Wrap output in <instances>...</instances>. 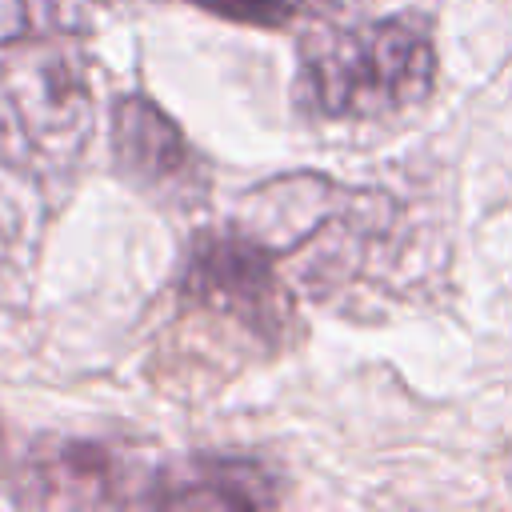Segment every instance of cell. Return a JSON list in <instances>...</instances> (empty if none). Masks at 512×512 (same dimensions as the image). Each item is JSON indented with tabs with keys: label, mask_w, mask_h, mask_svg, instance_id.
<instances>
[{
	"label": "cell",
	"mask_w": 512,
	"mask_h": 512,
	"mask_svg": "<svg viewBox=\"0 0 512 512\" xmlns=\"http://www.w3.org/2000/svg\"><path fill=\"white\" fill-rule=\"evenodd\" d=\"M112 156L152 192H188L200 172V160L176 120L136 92L112 104Z\"/></svg>",
	"instance_id": "5"
},
{
	"label": "cell",
	"mask_w": 512,
	"mask_h": 512,
	"mask_svg": "<svg viewBox=\"0 0 512 512\" xmlns=\"http://www.w3.org/2000/svg\"><path fill=\"white\" fill-rule=\"evenodd\" d=\"M180 296L200 312L240 324L272 348L288 340V328L296 320L276 248H268L240 224L192 240L180 276Z\"/></svg>",
	"instance_id": "2"
},
{
	"label": "cell",
	"mask_w": 512,
	"mask_h": 512,
	"mask_svg": "<svg viewBox=\"0 0 512 512\" xmlns=\"http://www.w3.org/2000/svg\"><path fill=\"white\" fill-rule=\"evenodd\" d=\"M8 100L36 148L68 156L88 132L92 88L80 60L64 52L20 60V68L8 76Z\"/></svg>",
	"instance_id": "4"
},
{
	"label": "cell",
	"mask_w": 512,
	"mask_h": 512,
	"mask_svg": "<svg viewBox=\"0 0 512 512\" xmlns=\"http://www.w3.org/2000/svg\"><path fill=\"white\" fill-rule=\"evenodd\" d=\"M160 472L144 456L88 436H36L4 464V488L16 504L32 508H104L152 504Z\"/></svg>",
	"instance_id": "3"
},
{
	"label": "cell",
	"mask_w": 512,
	"mask_h": 512,
	"mask_svg": "<svg viewBox=\"0 0 512 512\" xmlns=\"http://www.w3.org/2000/svg\"><path fill=\"white\" fill-rule=\"evenodd\" d=\"M36 28V4L32 0H0V48L32 36Z\"/></svg>",
	"instance_id": "8"
},
{
	"label": "cell",
	"mask_w": 512,
	"mask_h": 512,
	"mask_svg": "<svg viewBox=\"0 0 512 512\" xmlns=\"http://www.w3.org/2000/svg\"><path fill=\"white\" fill-rule=\"evenodd\" d=\"M196 8H208L224 20L236 24H256V28H284L304 12H320V8H336L340 0H188Z\"/></svg>",
	"instance_id": "7"
},
{
	"label": "cell",
	"mask_w": 512,
	"mask_h": 512,
	"mask_svg": "<svg viewBox=\"0 0 512 512\" xmlns=\"http://www.w3.org/2000/svg\"><path fill=\"white\" fill-rule=\"evenodd\" d=\"M160 508H272L280 504V480L248 456H192L164 468L152 488Z\"/></svg>",
	"instance_id": "6"
},
{
	"label": "cell",
	"mask_w": 512,
	"mask_h": 512,
	"mask_svg": "<svg viewBox=\"0 0 512 512\" xmlns=\"http://www.w3.org/2000/svg\"><path fill=\"white\" fill-rule=\"evenodd\" d=\"M436 84V48L420 20L384 16L316 28L300 40L296 96L324 120H380L420 104Z\"/></svg>",
	"instance_id": "1"
}]
</instances>
